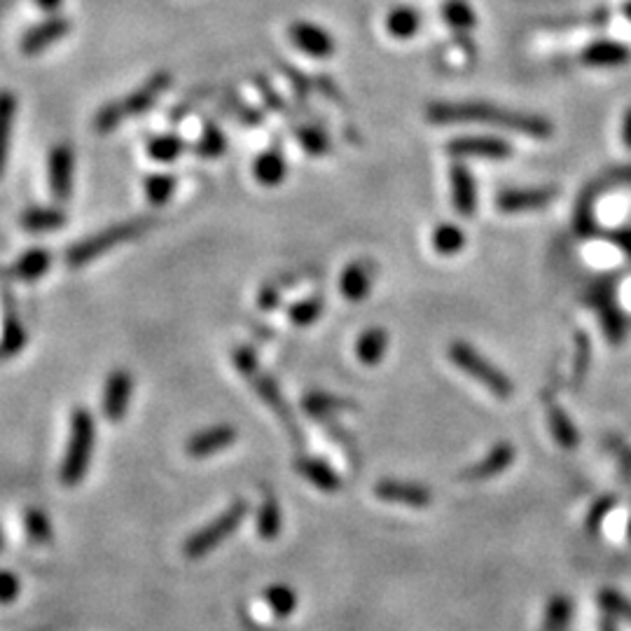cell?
I'll use <instances>...</instances> for the list:
<instances>
[{
    "mask_svg": "<svg viewBox=\"0 0 631 631\" xmlns=\"http://www.w3.org/2000/svg\"><path fill=\"white\" fill-rule=\"evenodd\" d=\"M426 117L433 124H491V127L515 131L536 141H547L554 134L552 122H547L545 117L494 106L487 101H440L428 108Z\"/></svg>",
    "mask_w": 631,
    "mask_h": 631,
    "instance_id": "1",
    "label": "cell"
},
{
    "mask_svg": "<svg viewBox=\"0 0 631 631\" xmlns=\"http://www.w3.org/2000/svg\"><path fill=\"white\" fill-rule=\"evenodd\" d=\"M173 85V75L169 71H157L152 73L141 87H136L134 92H129L122 99H115L103 106L94 117V129L99 134H110V131L127 124L134 117H141L148 113L150 108H155L159 99L169 92Z\"/></svg>",
    "mask_w": 631,
    "mask_h": 631,
    "instance_id": "2",
    "label": "cell"
},
{
    "mask_svg": "<svg viewBox=\"0 0 631 631\" xmlns=\"http://www.w3.org/2000/svg\"><path fill=\"white\" fill-rule=\"evenodd\" d=\"M96 447V421L87 407L73 409L68 424V440L59 463V482L66 489L78 487L89 473Z\"/></svg>",
    "mask_w": 631,
    "mask_h": 631,
    "instance_id": "3",
    "label": "cell"
},
{
    "mask_svg": "<svg viewBox=\"0 0 631 631\" xmlns=\"http://www.w3.org/2000/svg\"><path fill=\"white\" fill-rule=\"evenodd\" d=\"M155 225L150 218H136V220H124V223H115L113 227H106V230L94 232L92 237L80 239L78 244H73L66 253L68 267L80 269L94 262L101 255H106L113 251V248L127 244V241L141 237Z\"/></svg>",
    "mask_w": 631,
    "mask_h": 631,
    "instance_id": "4",
    "label": "cell"
},
{
    "mask_svg": "<svg viewBox=\"0 0 631 631\" xmlns=\"http://www.w3.org/2000/svg\"><path fill=\"white\" fill-rule=\"evenodd\" d=\"M449 360H452L456 367H461L468 377L480 381V384L487 388L489 393H494L496 398L508 400L512 395V388L515 386H512L508 374L498 370L494 363H489L475 346H470L466 342H454L449 346Z\"/></svg>",
    "mask_w": 631,
    "mask_h": 631,
    "instance_id": "5",
    "label": "cell"
},
{
    "mask_svg": "<svg viewBox=\"0 0 631 631\" xmlns=\"http://www.w3.org/2000/svg\"><path fill=\"white\" fill-rule=\"evenodd\" d=\"M246 510H248L246 501H234L230 508L223 512V515L213 519V522H208L204 529L194 531L192 536L185 540V547H183L185 557L199 559V557H204V554L216 550L218 545H223L225 540L239 529L241 522H244Z\"/></svg>",
    "mask_w": 631,
    "mask_h": 631,
    "instance_id": "6",
    "label": "cell"
},
{
    "mask_svg": "<svg viewBox=\"0 0 631 631\" xmlns=\"http://www.w3.org/2000/svg\"><path fill=\"white\" fill-rule=\"evenodd\" d=\"M447 152L452 157H470V159H501L512 157V145L508 138L503 136H489V134H468V136H456L447 143Z\"/></svg>",
    "mask_w": 631,
    "mask_h": 631,
    "instance_id": "7",
    "label": "cell"
},
{
    "mask_svg": "<svg viewBox=\"0 0 631 631\" xmlns=\"http://www.w3.org/2000/svg\"><path fill=\"white\" fill-rule=\"evenodd\" d=\"M559 197L557 187H505L496 194V206L503 213H531L543 211Z\"/></svg>",
    "mask_w": 631,
    "mask_h": 631,
    "instance_id": "8",
    "label": "cell"
},
{
    "mask_svg": "<svg viewBox=\"0 0 631 631\" xmlns=\"http://www.w3.org/2000/svg\"><path fill=\"white\" fill-rule=\"evenodd\" d=\"M47 178H50L52 197L64 204L73 197L75 185V152L71 143H59L47 157Z\"/></svg>",
    "mask_w": 631,
    "mask_h": 631,
    "instance_id": "9",
    "label": "cell"
},
{
    "mask_svg": "<svg viewBox=\"0 0 631 631\" xmlns=\"http://www.w3.org/2000/svg\"><path fill=\"white\" fill-rule=\"evenodd\" d=\"M131 398H134V377L129 370H113L108 374L106 384L101 393V409L103 416L110 424L122 421L129 412Z\"/></svg>",
    "mask_w": 631,
    "mask_h": 631,
    "instance_id": "10",
    "label": "cell"
},
{
    "mask_svg": "<svg viewBox=\"0 0 631 631\" xmlns=\"http://www.w3.org/2000/svg\"><path fill=\"white\" fill-rule=\"evenodd\" d=\"M288 40L311 59H330L337 50L335 38L328 29L314 22H304V19H297L288 26Z\"/></svg>",
    "mask_w": 631,
    "mask_h": 631,
    "instance_id": "11",
    "label": "cell"
},
{
    "mask_svg": "<svg viewBox=\"0 0 631 631\" xmlns=\"http://www.w3.org/2000/svg\"><path fill=\"white\" fill-rule=\"evenodd\" d=\"M68 33H71V19L50 17L38 26H33L31 31H26L19 47H22L26 57H36V54H43L45 50H50V47L61 43Z\"/></svg>",
    "mask_w": 631,
    "mask_h": 631,
    "instance_id": "12",
    "label": "cell"
},
{
    "mask_svg": "<svg viewBox=\"0 0 631 631\" xmlns=\"http://www.w3.org/2000/svg\"><path fill=\"white\" fill-rule=\"evenodd\" d=\"M449 194H452V206L459 216L463 218L475 216L480 194H477L475 176L470 173L466 164L456 162L452 164V169H449Z\"/></svg>",
    "mask_w": 631,
    "mask_h": 631,
    "instance_id": "13",
    "label": "cell"
},
{
    "mask_svg": "<svg viewBox=\"0 0 631 631\" xmlns=\"http://www.w3.org/2000/svg\"><path fill=\"white\" fill-rule=\"evenodd\" d=\"M374 494L386 503L409 505V508H428L433 501V491L426 484L402 482V480H381L374 487Z\"/></svg>",
    "mask_w": 631,
    "mask_h": 631,
    "instance_id": "14",
    "label": "cell"
},
{
    "mask_svg": "<svg viewBox=\"0 0 631 631\" xmlns=\"http://www.w3.org/2000/svg\"><path fill=\"white\" fill-rule=\"evenodd\" d=\"M237 438H239L237 428H232L227 424L211 426V428H206V431L192 435V438L187 440L185 452L187 456H192V459H208V456L223 452V449L234 445Z\"/></svg>",
    "mask_w": 631,
    "mask_h": 631,
    "instance_id": "15",
    "label": "cell"
},
{
    "mask_svg": "<svg viewBox=\"0 0 631 631\" xmlns=\"http://www.w3.org/2000/svg\"><path fill=\"white\" fill-rule=\"evenodd\" d=\"M515 459H517L515 447H512L510 442H498V445L489 449V454L484 456L480 463H475V466L463 470L461 480H470V482L491 480V477L505 473Z\"/></svg>",
    "mask_w": 631,
    "mask_h": 631,
    "instance_id": "16",
    "label": "cell"
},
{
    "mask_svg": "<svg viewBox=\"0 0 631 631\" xmlns=\"http://www.w3.org/2000/svg\"><path fill=\"white\" fill-rule=\"evenodd\" d=\"M589 300H592L596 307H599L601 325H603V332H606L608 342L620 344L622 339H624V330H627V325H624V318L620 314V309L615 307L613 293H610V286H606V283L596 286L592 290V295H589Z\"/></svg>",
    "mask_w": 631,
    "mask_h": 631,
    "instance_id": "17",
    "label": "cell"
},
{
    "mask_svg": "<svg viewBox=\"0 0 631 631\" xmlns=\"http://www.w3.org/2000/svg\"><path fill=\"white\" fill-rule=\"evenodd\" d=\"M248 379H251L253 384H255V391H258L260 398L265 400L269 407H272V412L279 414V419L283 421V424H286L288 433L293 435L297 442H300L302 440L300 438V426H297V421L293 419V414L288 412V405H286V400H283V395L279 391V386H276V381L265 377V374H262L260 370H255Z\"/></svg>",
    "mask_w": 631,
    "mask_h": 631,
    "instance_id": "18",
    "label": "cell"
},
{
    "mask_svg": "<svg viewBox=\"0 0 631 631\" xmlns=\"http://www.w3.org/2000/svg\"><path fill=\"white\" fill-rule=\"evenodd\" d=\"M17 108H19L17 94L12 92V89H0V178L5 176V169H8Z\"/></svg>",
    "mask_w": 631,
    "mask_h": 631,
    "instance_id": "19",
    "label": "cell"
},
{
    "mask_svg": "<svg viewBox=\"0 0 631 631\" xmlns=\"http://www.w3.org/2000/svg\"><path fill=\"white\" fill-rule=\"evenodd\" d=\"M374 267L365 260H356L339 276V293L349 302H363L372 290Z\"/></svg>",
    "mask_w": 631,
    "mask_h": 631,
    "instance_id": "20",
    "label": "cell"
},
{
    "mask_svg": "<svg viewBox=\"0 0 631 631\" xmlns=\"http://www.w3.org/2000/svg\"><path fill=\"white\" fill-rule=\"evenodd\" d=\"M253 176L260 185L276 187L288 176V162L279 145H269L265 152H260L253 162Z\"/></svg>",
    "mask_w": 631,
    "mask_h": 631,
    "instance_id": "21",
    "label": "cell"
},
{
    "mask_svg": "<svg viewBox=\"0 0 631 631\" xmlns=\"http://www.w3.org/2000/svg\"><path fill=\"white\" fill-rule=\"evenodd\" d=\"M629 59L631 52L624 45L615 43V40H596V43H589L580 54L582 64L592 68H617L627 64Z\"/></svg>",
    "mask_w": 631,
    "mask_h": 631,
    "instance_id": "22",
    "label": "cell"
},
{
    "mask_svg": "<svg viewBox=\"0 0 631 631\" xmlns=\"http://www.w3.org/2000/svg\"><path fill=\"white\" fill-rule=\"evenodd\" d=\"M52 269V253L45 248H31L12 262L8 274L24 283H36Z\"/></svg>",
    "mask_w": 631,
    "mask_h": 631,
    "instance_id": "23",
    "label": "cell"
},
{
    "mask_svg": "<svg viewBox=\"0 0 631 631\" xmlns=\"http://www.w3.org/2000/svg\"><path fill=\"white\" fill-rule=\"evenodd\" d=\"M66 220V211L59 206H29L19 218V225L31 234H47L61 230Z\"/></svg>",
    "mask_w": 631,
    "mask_h": 631,
    "instance_id": "24",
    "label": "cell"
},
{
    "mask_svg": "<svg viewBox=\"0 0 631 631\" xmlns=\"http://www.w3.org/2000/svg\"><path fill=\"white\" fill-rule=\"evenodd\" d=\"M421 24H424V17H421V12L412 8V5H395V8L388 10V15L384 19L388 36H393L395 40L414 38L416 33H419Z\"/></svg>",
    "mask_w": 631,
    "mask_h": 631,
    "instance_id": "25",
    "label": "cell"
},
{
    "mask_svg": "<svg viewBox=\"0 0 631 631\" xmlns=\"http://www.w3.org/2000/svg\"><path fill=\"white\" fill-rule=\"evenodd\" d=\"M295 468H297V473H300L307 482L314 484L316 489L328 491V494H335V491L342 489V480H339V475L321 459L302 456V459H297Z\"/></svg>",
    "mask_w": 631,
    "mask_h": 631,
    "instance_id": "26",
    "label": "cell"
},
{
    "mask_svg": "<svg viewBox=\"0 0 631 631\" xmlns=\"http://www.w3.org/2000/svg\"><path fill=\"white\" fill-rule=\"evenodd\" d=\"M26 342H29V335H26L24 323L19 321L15 304H10V309H5L3 314V330H0V358H15Z\"/></svg>",
    "mask_w": 631,
    "mask_h": 631,
    "instance_id": "27",
    "label": "cell"
},
{
    "mask_svg": "<svg viewBox=\"0 0 631 631\" xmlns=\"http://www.w3.org/2000/svg\"><path fill=\"white\" fill-rule=\"evenodd\" d=\"M388 351V332L384 328H370L358 337L356 356L363 365H379Z\"/></svg>",
    "mask_w": 631,
    "mask_h": 631,
    "instance_id": "28",
    "label": "cell"
},
{
    "mask_svg": "<svg viewBox=\"0 0 631 631\" xmlns=\"http://www.w3.org/2000/svg\"><path fill=\"white\" fill-rule=\"evenodd\" d=\"M293 136L309 157H323L330 152V134L323 127H318V124H295Z\"/></svg>",
    "mask_w": 631,
    "mask_h": 631,
    "instance_id": "29",
    "label": "cell"
},
{
    "mask_svg": "<svg viewBox=\"0 0 631 631\" xmlns=\"http://www.w3.org/2000/svg\"><path fill=\"white\" fill-rule=\"evenodd\" d=\"M440 15L454 33H470L477 26V15L468 0H445Z\"/></svg>",
    "mask_w": 631,
    "mask_h": 631,
    "instance_id": "30",
    "label": "cell"
},
{
    "mask_svg": "<svg viewBox=\"0 0 631 631\" xmlns=\"http://www.w3.org/2000/svg\"><path fill=\"white\" fill-rule=\"evenodd\" d=\"M194 152L204 159H218L227 152V136L218 122H206L194 143Z\"/></svg>",
    "mask_w": 631,
    "mask_h": 631,
    "instance_id": "31",
    "label": "cell"
},
{
    "mask_svg": "<svg viewBox=\"0 0 631 631\" xmlns=\"http://www.w3.org/2000/svg\"><path fill=\"white\" fill-rule=\"evenodd\" d=\"M433 251L440 255H456L466 248V232L454 223H442L431 234Z\"/></svg>",
    "mask_w": 631,
    "mask_h": 631,
    "instance_id": "32",
    "label": "cell"
},
{
    "mask_svg": "<svg viewBox=\"0 0 631 631\" xmlns=\"http://www.w3.org/2000/svg\"><path fill=\"white\" fill-rule=\"evenodd\" d=\"M304 412L311 416H328L335 412H344V409L356 407V402L349 398H339V395L332 393H309L307 398L302 400Z\"/></svg>",
    "mask_w": 631,
    "mask_h": 631,
    "instance_id": "33",
    "label": "cell"
},
{
    "mask_svg": "<svg viewBox=\"0 0 631 631\" xmlns=\"http://www.w3.org/2000/svg\"><path fill=\"white\" fill-rule=\"evenodd\" d=\"M185 152V141L176 134H159L148 141V155L159 164H171Z\"/></svg>",
    "mask_w": 631,
    "mask_h": 631,
    "instance_id": "34",
    "label": "cell"
},
{
    "mask_svg": "<svg viewBox=\"0 0 631 631\" xmlns=\"http://www.w3.org/2000/svg\"><path fill=\"white\" fill-rule=\"evenodd\" d=\"M281 526H283V517H281L279 501H276L274 494H265V501H262L260 512H258L260 538L274 540L281 533Z\"/></svg>",
    "mask_w": 631,
    "mask_h": 631,
    "instance_id": "35",
    "label": "cell"
},
{
    "mask_svg": "<svg viewBox=\"0 0 631 631\" xmlns=\"http://www.w3.org/2000/svg\"><path fill=\"white\" fill-rule=\"evenodd\" d=\"M547 416H550V428H552L554 440H557L564 449H575V447H578L580 435H578V431H575L573 421L568 419L564 409L557 407V405H552L550 409H547Z\"/></svg>",
    "mask_w": 631,
    "mask_h": 631,
    "instance_id": "36",
    "label": "cell"
},
{
    "mask_svg": "<svg viewBox=\"0 0 631 631\" xmlns=\"http://www.w3.org/2000/svg\"><path fill=\"white\" fill-rule=\"evenodd\" d=\"M24 531L36 545H50L54 540V529H52L50 517L38 508H29L24 512Z\"/></svg>",
    "mask_w": 631,
    "mask_h": 631,
    "instance_id": "37",
    "label": "cell"
},
{
    "mask_svg": "<svg viewBox=\"0 0 631 631\" xmlns=\"http://www.w3.org/2000/svg\"><path fill=\"white\" fill-rule=\"evenodd\" d=\"M176 187L178 180L171 173H152V176L145 178V197H148L152 206H164L173 197Z\"/></svg>",
    "mask_w": 631,
    "mask_h": 631,
    "instance_id": "38",
    "label": "cell"
},
{
    "mask_svg": "<svg viewBox=\"0 0 631 631\" xmlns=\"http://www.w3.org/2000/svg\"><path fill=\"white\" fill-rule=\"evenodd\" d=\"M265 603L272 608L274 615L288 617L293 615L297 608V594L295 589L288 585H272L265 589Z\"/></svg>",
    "mask_w": 631,
    "mask_h": 631,
    "instance_id": "39",
    "label": "cell"
},
{
    "mask_svg": "<svg viewBox=\"0 0 631 631\" xmlns=\"http://www.w3.org/2000/svg\"><path fill=\"white\" fill-rule=\"evenodd\" d=\"M573 615V603L566 596H554L545 608L543 631H566Z\"/></svg>",
    "mask_w": 631,
    "mask_h": 631,
    "instance_id": "40",
    "label": "cell"
},
{
    "mask_svg": "<svg viewBox=\"0 0 631 631\" xmlns=\"http://www.w3.org/2000/svg\"><path fill=\"white\" fill-rule=\"evenodd\" d=\"M323 314V302L321 297H307V300L295 302L293 307L288 309V321L293 325H300V328H307V325H314Z\"/></svg>",
    "mask_w": 631,
    "mask_h": 631,
    "instance_id": "41",
    "label": "cell"
},
{
    "mask_svg": "<svg viewBox=\"0 0 631 631\" xmlns=\"http://www.w3.org/2000/svg\"><path fill=\"white\" fill-rule=\"evenodd\" d=\"M575 230H578L580 237H592L596 232V223H594V199L585 194L580 199L578 211H575Z\"/></svg>",
    "mask_w": 631,
    "mask_h": 631,
    "instance_id": "42",
    "label": "cell"
},
{
    "mask_svg": "<svg viewBox=\"0 0 631 631\" xmlns=\"http://www.w3.org/2000/svg\"><path fill=\"white\" fill-rule=\"evenodd\" d=\"M601 606L606 608L613 617H620V620H627L631 624V603L624 599L622 594L613 592V589H603Z\"/></svg>",
    "mask_w": 631,
    "mask_h": 631,
    "instance_id": "43",
    "label": "cell"
},
{
    "mask_svg": "<svg viewBox=\"0 0 631 631\" xmlns=\"http://www.w3.org/2000/svg\"><path fill=\"white\" fill-rule=\"evenodd\" d=\"M19 592H22V582L15 571L8 568H0V606H10L17 601Z\"/></svg>",
    "mask_w": 631,
    "mask_h": 631,
    "instance_id": "44",
    "label": "cell"
},
{
    "mask_svg": "<svg viewBox=\"0 0 631 631\" xmlns=\"http://www.w3.org/2000/svg\"><path fill=\"white\" fill-rule=\"evenodd\" d=\"M615 503H617L615 496H606V498H601V501H596V505H592V510H589V515H587V531H592V533L599 531L601 524L606 522V517L613 512Z\"/></svg>",
    "mask_w": 631,
    "mask_h": 631,
    "instance_id": "45",
    "label": "cell"
},
{
    "mask_svg": "<svg viewBox=\"0 0 631 631\" xmlns=\"http://www.w3.org/2000/svg\"><path fill=\"white\" fill-rule=\"evenodd\" d=\"M578 358H575V365H573V377H575V384H580L582 379H585V374L589 370V356H592V344H589L587 335H578Z\"/></svg>",
    "mask_w": 631,
    "mask_h": 631,
    "instance_id": "46",
    "label": "cell"
},
{
    "mask_svg": "<svg viewBox=\"0 0 631 631\" xmlns=\"http://www.w3.org/2000/svg\"><path fill=\"white\" fill-rule=\"evenodd\" d=\"M230 108L232 115H237L244 124H253V127H260L262 124V113L258 108H253L251 103H246L239 96H230Z\"/></svg>",
    "mask_w": 631,
    "mask_h": 631,
    "instance_id": "47",
    "label": "cell"
},
{
    "mask_svg": "<svg viewBox=\"0 0 631 631\" xmlns=\"http://www.w3.org/2000/svg\"><path fill=\"white\" fill-rule=\"evenodd\" d=\"M260 309L262 311H272V309H276L279 307V300H281V295H279V290H276L274 286H265L260 290Z\"/></svg>",
    "mask_w": 631,
    "mask_h": 631,
    "instance_id": "48",
    "label": "cell"
},
{
    "mask_svg": "<svg viewBox=\"0 0 631 631\" xmlns=\"http://www.w3.org/2000/svg\"><path fill=\"white\" fill-rule=\"evenodd\" d=\"M622 141L631 150V106L622 115Z\"/></svg>",
    "mask_w": 631,
    "mask_h": 631,
    "instance_id": "49",
    "label": "cell"
},
{
    "mask_svg": "<svg viewBox=\"0 0 631 631\" xmlns=\"http://www.w3.org/2000/svg\"><path fill=\"white\" fill-rule=\"evenodd\" d=\"M613 241H615L617 246L622 248L624 253L631 255V230H622V232H617L615 237H613Z\"/></svg>",
    "mask_w": 631,
    "mask_h": 631,
    "instance_id": "50",
    "label": "cell"
},
{
    "mask_svg": "<svg viewBox=\"0 0 631 631\" xmlns=\"http://www.w3.org/2000/svg\"><path fill=\"white\" fill-rule=\"evenodd\" d=\"M38 3V8L40 10H45V12H54V10H59V5L64 3V0H36Z\"/></svg>",
    "mask_w": 631,
    "mask_h": 631,
    "instance_id": "51",
    "label": "cell"
},
{
    "mask_svg": "<svg viewBox=\"0 0 631 631\" xmlns=\"http://www.w3.org/2000/svg\"><path fill=\"white\" fill-rule=\"evenodd\" d=\"M601 631H617L610 617H603V620H601Z\"/></svg>",
    "mask_w": 631,
    "mask_h": 631,
    "instance_id": "52",
    "label": "cell"
},
{
    "mask_svg": "<svg viewBox=\"0 0 631 631\" xmlns=\"http://www.w3.org/2000/svg\"><path fill=\"white\" fill-rule=\"evenodd\" d=\"M624 15H627V17L631 19V3H627V5H624Z\"/></svg>",
    "mask_w": 631,
    "mask_h": 631,
    "instance_id": "53",
    "label": "cell"
},
{
    "mask_svg": "<svg viewBox=\"0 0 631 631\" xmlns=\"http://www.w3.org/2000/svg\"><path fill=\"white\" fill-rule=\"evenodd\" d=\"M0 552H3V531H0Z\"/></svg>",
    "mask_w": 631,
    "mask_h": 631,
    "instance_id": "54",
    "label": "cell"
},
{
    "mask_svg": "<svg viewBox=\"0 0 631 631\" xmlns=\"http://www.w3.org/2000/svg\"><path fill=\"white\" fill-rule=\"evenodd\" d=\"M629 538H631V524H629Z\"/></svg>",
    "mask_w": 631,
    "mask_h": 631,
    "instance_id": "55",
    "label": "cell"
}]
</instances>
